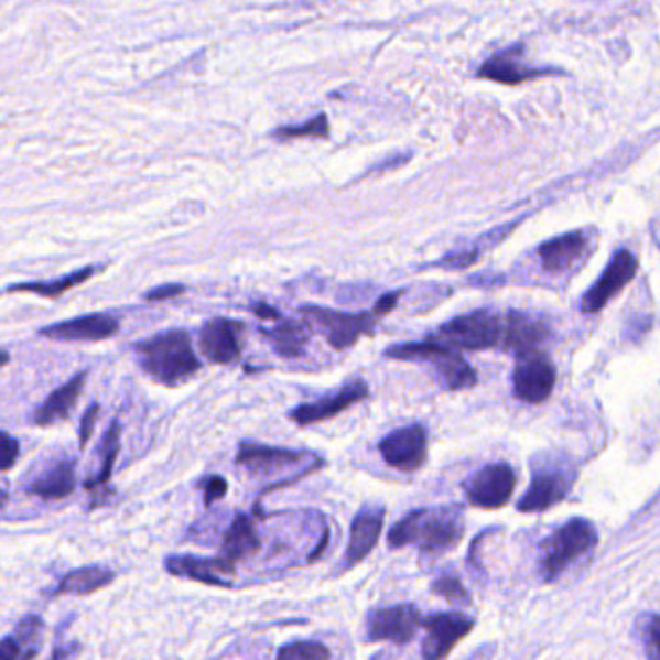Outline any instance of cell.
Returning <instances> with one entry per match:
<instances>
[{
	"label": "cell",
	"mask_w": 660,
	"mask_h": 660,
	"mask_svg": "<svg viewBox=\"0 0 660 660\" xmlns=\"http://www.w3.org/2000/svg\"><path fill=\"white\" fill-rule=\"evenodd\" d=\"M119 327V320L112 314L97 312L41 327L40 335L53 342H104L117 335Z\"/></svg>",
	"instance_id": "9a60e30c"
},
{
	"label": "cell",
	"mask_w": 660,
	"mask_h": 660,
	"mask_svg": "<svg viewBox=\"0 0 660 660\" xmlns=\"http://www.w3.org/2000/svg\"><path fill=\"white\" fill-rule=\"evenodd\" d=\"M105 270V266H86L78 271H72L64 278H58L56 281H48V283H20V285H10L7 291L9 293H35L40 296H48V299H55L71 291L76 285L86 283L88 279L94 278L97 273H101Z\"/></svg>",
	"instance_id": "f1b7e54d"
},
{
	"label": "cell",
	"mask_w": 660,
	"mask_h": 660,
	"mask_svg": "<svg viewBox=\"0 0 660 660\" xmlns=\"http://www.w3.org/2000/svg\"><path fill=\"white\" fill-rule=\"evenodd\" d=\"M475 620L462 613L432 614L424 620L426 637L422 641V659L444 660L455 645L469 634Z\"/></svg>",
	"instance_id": "4fadbf2b"
},
{
	"label": "cell",
	"mask_w": 660,
	"mask_h": 660,
	"mask_svg": "<svg viewBox=\"0 0 660 660\" xmlns=\"http://www.w3.org/2000/svg\"><path fill=\"white\" fill-rule=\"evenodd\" d=\"M577 478L575 467L565 457L539 455L533 459V477L518 509L523 513L544 511L564 500Z\"/></svg>",
	"instance_id": "5b68a950"
},
{
	"label": "cell",
	"mask_w": 660,
	"mask_h": 660,
	"mask_svg": "<svg viewBox=\"0 0 660 660\" xmlns=\"http://www.w3.org/2000/svg\"><path fill=\"white\" fill-rule=\"evenodd\" d=\"M383 357L434 366L440 382L444 383L447 390H467L477 383L473 366L457 350L447 349L432 339L391 345L383 350Z\"/></svg>",
	"instance_id": "3957f363"
},
{
	"label": "cell",
	"mask_w": 660,
	"mask_h": 660,
	"mask_svg": "<svg viewBox=\"0 0 660 660\" xmlns=\"http://www.w3.org/2000/svg\"><path fill=\"white\" fill-rule=\"evenodd\" d=\"M202 493H204V504H206L207 508L215 504V501L224 500L225 496H227V490H229V485H227V480L224 477H219V475H209V477L202 478Z\"/></svg>",
	"instance_id": "e575fe53"
},
{
	"label": "cell",
	"mask_w": 660,
	"mask_h": 660,
	"mask_svg": "<svg viewBox=\"0 0 660 660\" xmlns=\"http://www.w3.org/2000/svg\"><path fill=\"white\" fill-rule=\"evenodd\" d=\"M88 380V372H78L72 376L68 382L56 388L43 403H41L35 413H33V424L37 426H51L55 422L66 421L71 416L72 409L78 403L84 386Z\"/></svg>",
	"instance_id": "44dd1931"
},
{
	"label": "cell",
	"mask_w": 660,
	"mask_h": 660,
	"mask_svg": "<svg viewBox=\"0 0 660 660\" xmlns=\"http://www.w3.org/2000/svg\"><path fill=\"white\" fill-rule=\"evenodd\" d=\"M184 289L186 286L175 285V283L155 286V289L145 293V301H167V299H175V296L183 295Z\"/></svg>",
	"instance_id": "74e56055"
},
{
	"label": "cell",
	"mask_w": 660,
	"mask_h": 660,
	"mask_svg": "<svg viewBox=\"0 0 660 660\" xmlns=\"http://www.w3.org/2000/svg\"><path fill=\"white\" fill-rule=\"evenodd\" d=\"M521 53L523 48L521 45H516L509 51L498 53L493 58H488L483 68L478 71L480 78L486 80L501 82V84H519V82L529 80L534 76H541V74H549L550 71H534L529 68L523 61H521Z\"/></svg>",
	"instance_id": "603a6c76"
},
{
	"label": "cell",
	"mask_w": 660,
	"mask_h": 660,
	"mask_svg": "<svg viewBox=\"0 0 660 660\" xmlns=\"http://www.w3.org/2000/svg\"><path fill=\"white\" fill-rule=\"evenodd\" d=\"M136 355L143 372L153 382L176 388L188 382L202 368L199 358L192 349L191 335L184 329H167L136 343Z\"/></svg>",
	"instance_id": "7a4b0ae2"
},
{
	"label": "cell",
	"mask_w": 660,
	"mask_h": 660,
	"mask_svg": "<svg viewBox=\"0 0 660 660\" xmlns=\"http://www.w3.org/2000/svg\"><path fill=\"white\" fill-rule=\"evenodd\" d=\"M97 416H99V405L88 407V411L82 414L80 421V447L88 446L89 437L94 436V430H96Z\"/></svg>",
	"instance_id": "8d00e7d4"
},
{
	"label": "cell",
	"mask_w": 660,
	"mask_h": 660,
	"mask_svg": "<svg viewBox=\"0 0 660 660\" xmlns=\"http://www.w3.org/2000/svg\"><path fill=\"white\" fill-rule=\"evenodd\" d=\"M25 494L40 500L56 501L68 498L76 490V462L63 457L48 463L45 469L25 485Z\"/></svg>",
	"instance_id": "ffe728a7"
},
{
	"label": "cell",
	"mask_w": 660,
	"mask_h": 660,
	"mask_svg": "<svg viewBox=\"0 0 660 660\" xmlns=\"http://www.w3.org/2000/svg\"><path fill=\"white\" fill-rule=\"evenodd\" d=\"M589 240L583 232H570L549 240L539 250L542 266L550 273H564L575 268L587 255Z\"/></svg>",
	"instance_id": "7402d4cb"
},
{
	"label": "cell",
	"mask_w": 660,
	"mask_h": 660,
	"mask_svg": "<svg viewBox=\"0 0 660 660\" xmlns=\"http://www.w3.org/2000/svg\"><path fill=\"white\" fill-rule=\"evenodd\" d=\"M368 396H370L368 383L365 380H360V378H355V380H350V382L342 386L339 390H335L334 393H327L326 398L316 399L312 403H303V405L295 407L289 413V419L299 424V426H311V424H316V422L334 419V416L343 413V411H347L349 407L355 405V403L365 401Z\"/></svg>",
	"instance_id": "7c38bea8"
},
{
	"label": "cell",
	"mask_w": 660,
	"mask_h": 660,
	"mask_svg": "<svg viewBox=\"0 0 660 660\" xmlns=\"http://www.w3.org/2000/svg\"><path fill=\"white\" fill-rule=\"evenodd\" d=\"M426 450H429V432L422 424L393 430L378 444V452L382 455L383 462L388 463L391 469L403 470V473L421 469L426 462Z\"/></svg>",
	"instance_id": "30bf717a"
},
{
	"label": "cell",
	"mask_w": 660,
	"mask_h": 660,
	"mask_svg": "<svg viewBox=\"0 0 660 660\" xmlns=\"http://www.w3.org/2000/svg\"><path fill=\"white\" fill-rule=\"evenodd\" d=\"M516 470L508 463H494L470 475L463 483V490L467 500L477 508H501L516 490Z\"/></svg>",
	"instance_id": "ba28073f"
},
{
	"label": "cell",
	"mask_w": 660,
	"mask_h": 660,
	"mask_svg": "<svg viewBox=\"0 0 660 660\" xmlns=\"http://www.w3.org/2000/svg\"><path fill=\"white\" fill-rule=\"evenodd\" d=\"M547 329L537 324L533 318L519 312H509L506 318V335H504V347L513 350L519 358L537 355L541 347Z\"/></svg>",
	"instance_id": "cb8c5ba5"
},
{
	"label": "cell",
	"mask_w": 660,
	"mask_h": 660,
	"mask_svg": "<svg viewBox=\"0 0 660 660\" xmlns=\"http://www.w3.org/2000/svg\"><path fill=\"white\" fill-rule=\"evenodd\" d=\"M556 383V370L552 363L539 353L519 358L513 370V393L526 403H542L550 398Z\"/></svg>",
	"instance_id": "2e32d148"
},
{
	"label": "cell",
	"mask_w": 660,
	"mask_h": 660,
	"mask_svg": "<svg viewBox=\"0 0 660 660\" xmlns=\"http://www.w3.org/2000/svg\"><path fill=\"white\" fill-rule=\"evenodd\" d=\"M383 519H386L383 506H365L358 509L357 516L350 523L349 544L343 560V565L347 570L360 564L376 549L382 534Z\"/></svg>",
	"instance_id": "d6986e66"
},
{
	"label": "cell",
	"mask_w": 660,
	"mask_h": 660,
	"mask_svg": "<svg viewBox=\"0 0 660 660\" xmlns=\"http://www.w3.org/2000/svg\"><path fill=\"white\" fill-rule=\"evenodd\" d=\"M275 660H332V652L318 641H291L279 649Z\"/></svg>",
	"instance_id": "1f68e13d"
},
{
	"label": "cell",
	"mask_w": 660,
	"mask_h": 660,
	"mask_svg": "<svg viewBox=\"0 0 660 660\" xmlns=\"http://www.w3.org/2000/svg\"><path fill=\"white\" fill-rule=\"evenodd\" d=\"M597 542V529L587 519L575 518L560 527L542 544V577L556 581L575 560L595 549Z\"/></svg>",
	"instance_id": "8992f818"
},
{
	"label": "cell",
	"mask_w": 660,
	"mask_h": 660,
	"mask_svg": "<svg viewBox=\"0 0 660 660\" xmlns=\"http://www.w3.org/2000/svg\"><path fill=\"white\" fill-rule=\"evenodd\" d=\"M421 610L414 605H396L378 608L368 616L366 637L368 641H390L405 645L413 641L421 628Z\"/></svg>",
	"instance_id": "8fae6325"
},
{
	"label": "cell",
	"mask_w": 660,
	"mask_h": 660,
	"mask_svg": "<svg viewBox=\"0 0 660 660\" xmlns=\"http://www.w3.org/2000/svg\"><path fill=\"white\" fill-rule=\"evenodd\" d=\"M9 350H2V365H9Z\"/></svg>",
	"instance_id": "60d3db41"
},
{
	"label": "cell",
	"mask_w": 660,
	"mask_h": 660,
	"mask_svg": "<svg viewBox=\"0 0 660 660\" xmlns=\"http://www.w3.org/2000/svg\"><path fill=\"white\" fill-rule=\"evenodd\" d=\"M506 320L490 311H475L450 320L429 339L452 350H485L504 345Z\"/></svg>",
	"instance_id": "277c9868"
},
{
	"label": "cell",
	"mask_w": 660,
	"mask_h": 660,
	"mask_svg": "<svg viewBox=\"0 0 660 660\" xmlns=\"http://www.w3.org/2000/svg\"><path fill=\"white\" fill-rule=\"evenodd\" d=\"M314 455L289 447L268 446L256 442H240L235 463L255 477H273L286 469L311 465Z\"/></svg>",
	"instance_id": "9c48e42d"
},
{
	"label": "cell",
	"mask_w": 660,
	"mask_h": 660,
	"mask_svg": "<svg viewBox=\"0 0 660 660\" xmlns=\"http://www.w3.org/2000/svg\"><path fill=\"white\" fill-rule=\"evenodd\" d=\"M465 521L462 506H437L409 511L388 533L390 549L419 547L422 556L436 558L462 542Z\"/></svg>",
	"instance_id": "6da1fadb"
},
{
	"label": "cell",
	"mask_w": 660,
	"mask_h": 660,
	"mask_svg": "<svg viewBox=\"0 0 660 660\" xmlns=\"http://www.w3.org/2000/svg\"><path fill=\"white\" fill-rule=\"evenodd\" d=\"M432 593H436L440 597L446 598L450 603L457 606H469L470 598L467 589L463 587L462 581L454 575H442L432 583Z\"/></svg>",
	"instance_id": "836d02e7"
},
{
	"label": "cell",
	"mask_w": 660,
	"mask_h": 660,
	"mask_svg": "<svg viewBox=\"0 0 660 660\" xmlns=\"http://www.w3.org/2000/svg\"><path fill=\"white\" fill-rule=\"evenodd\" d=\"M112 580H115V572L109 567L84 565V567L66 573L53 595H56V597H61V595L63 597H66V595H78V597L91 595V593H97L107 585H111Z\"/></svg>",
	"instance_id": "83f0119b"
},
{
	"label": "cell",
	"mask_w": 660,
	"mask_h": 660,
	"mask_svg": "<svg viewBox=\"0 0 660 660\" xmlns=\"http://www.w3.org/2000/svg\"><path fill=\"white\" fill-rule=\"evenodd\" d=\"M43 620L35 614L25 616L18 624L12 636H7L0 643V660H33L40 652Z\"/></svg>",
	"instance_id": "d4e9b609"
},
{
	"label": "cell",
	"mask_w": 660,
	"mask_h": 660,
	"mask_svg": "<svg viewBox=\"0 0 660 660\" xmlns=\"http://www.w3.org/2000/svg\"><path fill=\"white\" fill-rule=\"evenodd\" d=\"M258 550L260 537L256 533L255 521L247 513H237L225 533L221 558L229 564L237 565V562L252 556Z\"/></svg>",
	"instance_id": "484cf974"
},
{
	"label": "cell",
	"mask_w": 660,
	"mask_h": 660,
	"mask_svg": "<svg viewBox=\"0 0 660 660\" xmlns=\"http://www.w3.org/2000/svg\"><path fill=\"white\" fill-rule=\"evenodd\" d=\"M301 316L309 326L326 335L334 349L343 350L355 345L363 335L375 334V312H342L324 306H301Z\"/></svg>",
	"instance_id": "52a82bcc"
},
{
	"label": "cell",
	"mask_w": 660,
	"mask_h": 660,
	"mask_svg": "<svg viewBox=\"0 0 660 660\" xmlns=\"http://www.w3.org/2000/svg\"><path fill=\"white\" fill-rule=\"evenodd\" d=\"M639 631L643 641L645 654L649 660H660V616L645 614L639 618Z\"/></svg>",
	"instance_id": "d6a6232c"
},
{
	"label": "cell",
	"mask_w": 660,
	"mask_h": 660,
	"mask_svg": "<svg viewBox=\"0 0 660 660\" xmlns=\"http://www.w3.org/2000/svg\"><path fill=\"white\" fill-rule=\"evenodd\" d=\"M637 268H639V263H637L636 256L631 255L626 248L618 250L608 263L605 273L601 275L595 285L591 286L587 295L583 296L581 311L587 312V314L603 311L605 304L613 296L618 295L631 279L636 278Z\"/></svg>",
	"instance_id": "5bb4252c"
},
{
	"label": "cell",
	"mask_w": 660,
	"mask_h": 660,
	"mask_svg": "<svg viewBox=\"0 0 660 660\" xmlns=\"http://www.w3.org/2000/svg\"><path fill=\"white\" fill-rule=\"evenodd\" d=\"M165 570L175 577L196 581L212 587H231L235 577V565L224 558L192 556V554H173L165 558Z\"/></svg>",
	"instance_id": "e0dca14e"
},
{
	"label": "cell",
	"mask_w": 660,
	"mask_h": 660,
	"mask_svg": "<svg viewBox=\"0 0 660 660\" xmlns=\"http://www.w3.org/2000/svg\"><path fill=\"white\" fill-rule=\"evenodd\" d=\"M242 322L214 318L199 332V350L214 365H231L240 358Z\"/></svg>",
	"instance_id": "ac0fdd59"
},
{
	"label": "cell",
	"mask_w": 660,
	"mask_h": 660,
	"mask_svg": "<svg viewBox=\"0 0 660 660\" xmlns=\"http://www.w3.org/2000/svg\"><path fill=\"white\" fill-rule=\"evenodd\" d=\"M262 335L281 357H303L306 345L311 342L312 327L306 322L279 320L278 326L262 329Z\"/></svg>",
	"instance_id": "4316f807"
},
{
	"label": "cell",
	"mask_w": 660,
	"mask_h": 660,
	"mask_svg": "<svg viewBox=\"0 0 660 660\" xmlns=\"http://www.w3.org/2000/svg\"><path fill=\"white\" fill-rule=\"evenodd\" d=\"M399 296H401V291H396V293H388V295L380 296L378 299V303L375 306L376 316H383V314H388V312L393 311L396 309V304H398Z\"/></svg>",
	"instance_id": "f35d334b"
},
{
	"label": "cell",
	"mask_w": 660,
	"mask_h": 660,
	"mask_svg": "<svg viewBox=\"0 0 660 660\" xmlns=\"http://www.w3.org/2000/svg\"><path fill=\"white\" fill-rule=\"evenodd\" d=\"M278 140H295V138H327L329 136V119L326 112H318L314 119L306 120L299 127H281L271 132Z\"/></svg>",
	"instance_id": "4dcf8cb0"
},
{
	"label": "cell",
	"mask_w": 660,
	"mask_h": 660,
	"mask_svg": "<svg viewBox=\"0 0 660 660\" xmlns=\"http://www.w3.org/2000/svg\"><path fill=\"white\" fill-rule=\"evenodd\" d=\"M2 470L9 473L18 462L20 455V442L17 437L10 436L9 432H2Z\"/></svg>",
	"instance_id": "d590c367"
},
{
	"label": "cell",
	"mask_w": 660,
	"mask_h": 660,
	"mask_svg": "<svg viewBox=\"0 0 660 660\" xmlns=\"http://www.w3.org/2000/svg\"><path fill=\"white\" fill-rule=\"evenodd\" d=\"M252 312H255L258 318L262 320H283L281 318V312L278 309H273L270 304L258 303L252 306Z\"/></svg>",
	"instance_id": "ab89813d"
},
{
	"label": "cell",
	"mask_w": 660,
	"mask_h": 660,
	"mask_svg": "<svg viewBox=\"0 0 660 660\" xmlns=\"http://www.w3.org/2000/svg\"><path fill=\"white\" fill-rule=\"evenodd\" d=\"M119 452L120 422L112 421L111 426L105 430L104 440H101V446H99V457H101L99 470H97L96 477L88 478L86 485H84L88 493H99L104 486L111 483L112 469H115V463H117Z\"/></svg>",
	"instance_id": "f546056e"
}]
</instances>
